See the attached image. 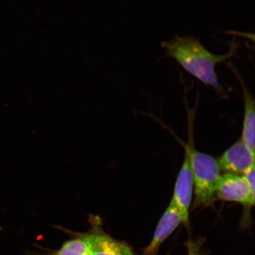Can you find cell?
Segmentation results:
<instances>
[{"label": "cell", "mask_w": 255, "mask_h": 255, "mask_svg": "<svg viewBox=\"0 0 255 255\" xmlns=\"http://www.w3.org/2000/svg\"><path fill=\"white\" fill-rule=\"evenodd\" d=\"M182 223L183 221L180 213L171 201L159 219L150 243L143 250V255H157L162 243Z\"/></svg>", "instance_id": "cell-7"}, {"label": "cell", "mask_w": 255, "mask_h": 255, "mask_svg": "<svg viewBox=\"0 0 255 255\" xmlns=\"http://www.w3.org/2000/svg\"><path fill=\"white\" fill-rule=\"evenodd\" d=\"M84 236L91 255H136L126 242L116 240L98 229Z\"/></svg>", "instance_id": "cell-8"}, {"label": "cell", "mask_w": 255, "mask_h": 255, "mask_svg": "<svg viewBox=\"0 0 255 255\" xmlns=\"http://www.w3.org/2000/svg\"><path fill=\"white\" fill-rule=\"evenodd\" d=\"M1 228L0 227V232H1Z\"/></svg>", "instance_id": "cell-11"}, {"label": "cell", "mask_w": 255, "mask_h": 255, "mask_svg": "<svg viewBox=\"0 0 255 255\" xmlns=\"http://www.w3.org/2000/svg\"><path fill=\"white\" fill-rule=\"evenodd\" d=\"M194 183L189 154L185 150L184 158L174 185L171 202L182 217L183 223H189V209L193 198Z\"/></svg>", "instance_id": "cell-4"}, {"label": "cell", "mask_w": 255, "mask_h": 255, "mask_svg": "<svg viewBox=\"0 0 255 255\" xmlns=\"http://www.w3.org/2000/svg\"><path fill=\"white\" fill-rule=\"evenodd\" d=\"M218 161L224 173L243 175L255 165V154L240 138L223 152Z\"/></svg>", "instance_id": "cell-5"}, {"label": "cell", "mask_w": 255, "mask_h": 255, "mask_svg": "<svg viewBox=\"0 0 255 255\" xmlns=\"http://www.w3.org/2000/svg\"><path fill=\"white\" fill-rule=\"evenodd\" d=\"M216 199L235 202L250 209L255 205V193L243 175L224 173L217 187Z\"/></svg>", "instance_id": "cell-3"}, {"label": "cell", "mask_w": 255, "mask_h": 255, "mask_svg": "<svg viewBox=\"0 0 255 255\" xmlns=\"http://www.w3.org/2000/svg\"><path fill=\"white\" fill-rule=\"evenodd\" d=\"M189 156L194 183L193 209L205 208L215 202L221 170L212 155L197 151L190 141L184 144Z\"/></svg>", "instance_id": "cell-2"}, {"label": "cell", "mask_w": 255, "mask_h": 255, "mask_svg": "<svg viewBox=\"0 0 255 255\" xmlns=\"http://www.w3.org/2000/svg\"><path fill=\"white\" fill-rule=\"evenodd\" d=\"M52 255H91L85 236L66 242L59 250Z\"/></svg>", "instance_id": "cell-9"}, {"label": "cell", "mask_w": 255, "mask_h": 255, "mask_svg": "<svg viewBox=\"0 0 255 255\" xmlns=\"http://www.w3.org/2000/svg\"><path fill=\"white\" fill-rule=\"evenodd\" d=\"M204 242L205 240L202 238L188 241L186 244L188 255H200Z\"/></svg>", "instance_id": "cell-10"}, {"label": "cell", "mask_w": 255, "mask_h": 255, "mask_svg": "<svg viewBox=\"0 0 255 255\" xmlns=\"http://www.w3.org/2000/svg\"><path fill=\"white\" fill-rule=\"evenodd\" d=\"M161 46L165 50V56L176 60L185 71L214 89L220 98H228V92L219 81L216 66L230 60L237 53L239 46L237 42L233 41L230 50L223 55L209 52L199 39L191 36H176L173 40L164 41Z\"/></svg>", "instance_id": "cell-1"}, {"label": "cell", "mask_w": 255, "mask_h": 255, "mask_svg": "<svg viewBox=\"0 0 255 255\" xmlns=\"http://www.w3.org/2000/svg\"><path fill=\"white\" fill-rule=\"evenodd\" d=\"M226 65L237 78L243 92L244 101V115L243 129L241 139L246 144L250 150L255 154V98L248 88L245 80L239 72L237 68L230 60L226 63Z\"/></svg>", "instance_id": "cell-6"}]
</instances>
